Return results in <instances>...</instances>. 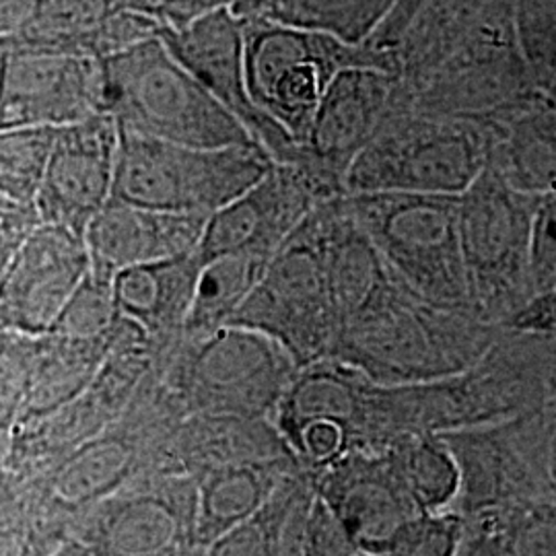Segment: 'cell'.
Listing matches in <instances>:
<instances>
[{"instance_id": "cell-1", "label": "cell", "mask_w": 556, "mask_h": 556, "mask_svg": "<svg viewBox=\"0 0 556 556\" xmlns=\"http://www.w3.org/2000/svg\"><path fill=\"white\" fill-rule=\"evenodd\" d=\"M101 60L105 112L119 130L188 147H260L157 36Z\"/></svg>"}, {"instance_id": "cell-2", "label": "cell", "mask_w": 556, "mask_h": 556, "mask_svg": "<svg viewBox=\"0 0 556 556\" xmlns=\"http://www.w3.org/2000/svg\"><path fill=\"white\" fill-rule=\"evenodd\" d=\"M277 161L262 147H188L118 128L112 199L213 215L264 178Z\"/></svg>"}, {"instance_id": "cell-3", "label": "cell", "mask_w": 556, "mask_h": 556, "mask_svg": "<svg viewBox=\"0 0 556 556\" xmlns=\"http://www.w3.org/2000/svg\"><path fill=\"white\" fill-rule=\"evenodd\" d=\"M386 273L439 305L468 295L459 241V197L365 192L346 202Z\"/></svg>"}, {"instance_id": "cell-4", "label": "cell", "mask_w": 556, "mask_h": 556, "mask_svg": "<svg viewBox=\"0 0 556 556\" xmlns=\"http://www.w3.org/2000/svg\"><path fill=\"white\" fill-rule=\"evenodd\" d=\"M248 93L264 116L305 147L326 85L349 66H376L355 43L291 23L243 20Z\"/></svg>"}, {"instance_id": "cell-5", "label": "cell", "mask_w": 556, "mask_h": 556, "mask_svg": "<svg viewBox=\"0 0 556 556\" xmlns=\"http://www.w3.org/2000/svg\"><path fill=\"white\" fill-rule=\"evenodd\" d=\"M482 174V147L454 124L410 122L376 132L346 165V188L459 197Z\"/></svg>"}, {"instance_id": "cell-6", "label": "cell", "mask_w": 556, "mask_h": 556, "mask_svg": "<svg viewBox=\"0 0 556 556\" xmlns=\"http://www.w3.org/2000/svg\"><path fill=\"white\" fill-rule=\"evenodd\" d=\"M316 208L270 258L258 285L229 321L275 338L289 355L318 351L337 318Z\"/></svg>"}, {"instance_id": "cell-7", "label": "cell", "mask_w": 556, "mask_h": 556, "mask_svg": "<svg viewBox=\"0 0 556 556\" xmlns=\"http://www.w3.org/2000/svg\"><path fill=\"white\" fill-rule=\"evenodd\" d=\"M105 112L101 60L0 46V128H60Z\"/></svg>"}, {"instance_id": "cell-8", "label": "cell", "mask_w": 556, "mask_h": 556, "mask_svg": "<svg viewBox=\"0 0 556 556\" xmlns=\"http://www.w3.org/2000/svg\"><path fill=\"white\" fill-rule=\"evenodd\" d=\"M157 38L169 54L248 128L273 160L298 163V144L260 112L248 93L243 66V21L229 4L206 9L179 29H161Z\"/></svg>"}, {"instance_id": "cell-9", "label": "cell", "mask_w": 556, "mask_h": 556, "mask_svg": "<svg viewBox=\"0 0 556 556\" xmlns=\"http://www.w3.org/2000/svg\"><path fill=\"white\" fill-rule=\"evenodd\" d=\"M87 270L83 236L52 223L36 225L0 285V330L50 334Z\"/></svg>"}, {"instance_id": "cell-10", "label": "cell", "mask_w": 556, "mask_h": 556, "mask_svg": "<svg viewBox=\"0 0 556 556\" xmlns=\"http://www.w3.org/2000/svg\"><path fill=\"white\" fill-rule=\"evenodd\" d=\"M318 199L316 184L299 163H275L256 186L208 215L197 256L202 264L231 254L273 258Z\"/></svg>"}, {"instance_id": "cell-11", "label": "cell", "mask_w": 556, "mask_h": 556, "mask_svg": "<svg viewBox=\"0 0 556 556\" xmlns=\"http://www.w3.org/2000/svg\"><path fill=\"white\" fill-rule=\"evenodd\" d=\"M116 153L118 126L110 114L56 128L34 202L41 223L83 236L87 223L112 199Z\"/></svg>"}, {"instance_id": "cell-12", "label": "cell", "mask_w": 556, "mask_h": 556, "mask_svg": "<svg viewBox=\"0 0 556 556\" xmlns=\"http://www.w3.org/2000/svg\"><path fill=\"white\" fill-rule=\"evenodd\" d=\"M534 208L536 202L521 190L484 172L459 194V241L468 291H497L523 280Z\"/></svg>"}, {"instance_id": "cell-13", "label": "cell", "mask_w": 556, "mask_h": 556, "mask_svg": "<svg viewBox=\"0 0 556 556\" xmlns=\"http://www.w3.org/2000/svg\"><path fill=\"white\" fill-rule=\"evenodd\" d=\"M208 215L172 213L110 199L85 227L89 268L114 278L126 268L190 256Z\"/></svg>"}, {"instance_id": "cell-14", "label": "cell", "mask_w": 556, "mask_h": 556, "mask_svg": "<svg viewBox=\"0 0 556 556\" xmlns=\"http://www.w3.org/2000/svg\"><path fill=\"white\" fill-rule=\"evenodd\" d=\"M204 338L194 376L211 404L254 413L282 392L289 353L275 338L236 324Z\"/></svg>"}, {"instance_id": "cell-15", "label": "cell", "mask_w": 556, "mask_h": 556, "mask_svg": "<svg viewBox=\"0 0 556 556\" xmlns=\"http://www.w3.org/2000/svg\"><path fill=\"white\" fill-rule=\"evenodd\" d=\"M318 495L332 507L365 556L383 555L397 532L422 514L402 489L390 459L344 464Z\"/></svg>"}, {"instance_id": "cell-16", "label": "cell", "mask_w": 556, "mask_h": 556, "mask_svg": "<svg viewBox=\"0 0 556 556\" xmlns=\"http://www.w3.org/2000/svg\"><path fill=\"white\" fill-rule=\"evenodd\" d=\"M388 98L390 77L378 66L338 71L319 98L305 149L321 161L349 165L378 132Z\"/></svg>"}, {"instance_id": "cell-17", "label": "cell", "mask_w": 556, "mask_h": 556, "mask_svg": "<svg viewBox=\"0 0 556 556\" xmlns=\"http://www.w3.org/2000/svg\"><path fill=\"white\" fill-rule=\"evenodd\" d=\"M197 252L181 258L163 260L126 268L112 280L119 316L135 319L151 330L184 324L199 280Z\"/></svg>"}, {"instance_id": "cell-18", "label": "cell", "mask_w": 556, "mask_h": 556, "mask_svg": "<svg viewBox=\"0 0 556 556\" xmlns=\"http://www.w3.org/2000/svg\"><path fill=\"white\" fill-rule=\"evenodd\" d=\"M103 346L105 340L40 337L34 386L21 418L46 417L77 396L98 369Z\"/></svg>"}, {"instance_id": "cell-19", "label": "cell", "mask_w": 556, "mask_h": 556, "mask_svg": "<svg viewBox=\"0 0 556 556\" xmlns=\"http://www.w3.org/2000/svg\"><path fill=\"white\" fill-rule=\"evenodd\" d=\"M268 262L270 258L254 254H231L204 262L184 326L202 337L227 326L258 285Z\"/></svg>"}, {"instance_id": "cell-20", "label": "cell", "mask_w": 556, "mask_h": 556, "mask_svg": "<svg viewBox=\"0 0 556 556\" xmlns=\"http://www.w3.org/2000/svg\"><path fill=\"white\" fill-rule=\"evenodd\" d=\"M270 495V478L254 466H231L213 475L202 486L200 536L213 542L256 516Z\"/></svg>"}, {"instance_id": "cell-21", "label": "cell", "mask_w": 556, "mask_h": 556, "mask_svg": "<svg viewBox=\"0 0 556 556\" xmlns=\"http://www.w3.org/2000/svg\"><path fill=\"white\" fill-rule=\"evenodd\" d=\"M402 489L422 514H439L459 491V466L438 441H413L390 457Z\"/></svg>"}, {"instance_id": "cell-22", "label": "cell", "mask_w": 556, "mask_h": 556, "mask_svg": "<svg viewBox=\"0 0 556 556\" xmlns=\"http://www.w3.org/2000/svg\"><path fill=\"white\" fill-rule=\"evenodd\" d=\"M56 128H0V199L34 204Z\"/></svg>"}, {"instance_id": "cell-23", "label": "cell", "mask_w": 556, "mask_h": 556, "mask_svg": "<svg viewBox=\"0 0 556 556\" xmlns=\"http://www.w3.org/2000/svg\"><path fill=\"white\" fill-rule=\"evenodd\" d=\"M357 392L351 381L334 374L314 371L285 392V418L298 431L312 420H334L346 429L357 413Z\"/></svg>"}, {"instance_id": "cell-24", "label": "cell", "mask_w": 556, "mask_h": 556, "mask_svg": "<svg viewBox=\"0 0 556 556\" xmlns=\"http://www.w3.org/2000/svg\"><path fill=\"white\" fill-rule=\"evenodd\" d=\"M40 337L0 330V438L17 425L34 386Z\"/></svg>"}, {"instance_id": "cell-25", "label": "cell", "mask_w": 556, "mask_h": 556, "mask_svg": "<svg viewBox=\"0 0 556 556\" xmlns=\"http://www.w3.org/2000/svg\"><path fill=\"white\" fill-rule=\"evenodd\" d=\"M112 280L114 278L103 277L89 268L50 334L79 340H105L119 316Z\"/></svg>"}, {"instance_id": "cell-26", "label": "cell", "mask_w": 556, "mask_h": 556, "mask_svg": "<svg viewBox=\"0 0 556 556\" xmlns=\"http://www.w3.org/2000/svg\"><path fill=\"white\" fill-rule=\"evenodd\" d=\"M176 521L160 503L126 505L110 526V544L119 556L157 555L169 546Z\"/></svg>"}, {"instance_id": "cell-27", "label": "cell", "mask_w": 556, "mask_h": 556, "mask_svg": "<svg viewBox=\"0 0 556 556\" xmlns=\"http://www.w3.org/2000/svg\"><path fill=\"white\" fill-rule=\"evenodd\" d=\"M128 456L116 443H101L87 450L79 459L64 468L60 477V495L85 498L98 495L101 489L112 484L124 470Z\"/></svg>"}, {"instance_id": "cell-28", "label": "cell", "mask_w": 556, "mask_h": 556, "mask_svg": "<svg viewBox=\"0 0 556 556\" xmlns=\"http://www.w3.org/2000/svg\"><path fill=\"white\" fill-rule=\"evenodd\" d=\"M459 544V521L441 514H417L392 540L381 556H454Z\"/></svg>"}, {"instance_id": "cell-29", "label": "cell", "mask_w": 556, "mask_h": 556, "mask_svg": "<svg viewBox=\"0 0 556 556\" xmlns=\"http://www.w3.org/2000/svg\"><path fill=\"white\" fill-rule=\"evenodd\" d=\"M303 556H361L344 523L319 495H314L307 514Z\"/></svg>"}, {"instance_id": "cell-30", "label": "cell", "mask_w": 556, "mask_h": 556, "mask_svg": "<svg viewBox=\"0 0 556 556\" xmlns=\"http://www.w3.org/2000/svg\"><path fill=\"white\" fill-rule=\"evenodd\" d=\"M528 275L532 285L546 287L555 278V194L538 200L528 243Z\"/></svg>"}, {"instance_id": "cell-31", "label": "cell", "mask_w": 556, "mask_h": 556, "mask_svg": "<svg viewBox=\"0 0 556 556\" xmlns=\"http://www.w3.org/2000/svg\"><path fill=\"white\" fill-rule=\"evenodd\" d=\"M114 9L147 21L161 31L179 29L213 7L200 0H114Z\"/></svg>"}, {"instance_id": "cell-32", "label": "cell", "mask_w": 556, "mask_h": 556, "mask_svg": "<svg viewBox=\"0 0 556 556\" xmlns=\"http://www.w3.org/2000/svg\"><path fill=\"white\" fill-rule=\"evenodd\" d=\"M208 556H278L275 540L262 514L227 530L211 542Z\"/></svg>"}, {"instance_id": "cell-33", "label": "cell", "mask_w": 556, "mask_h": 556, "mask_svg": "<svg viewBox=\"0 0 556 556\" xmlns=\"http://www.w3.org/2000/svg\"><path fill=\"white\" fill-rule=\"evenodd\" d=\"M38 211L34 204H20V202H4L0 208V285L9 266L15 258L23 239L31 233L36 225H40Z\"/></svg>"}, {"instance_id": "cell-34", "label": "cell", "mask_w": 556, "mask_h": 556, "mask_svg": "<svg viewBox=\"0 0 556 556\" xmlns=\"http://www.w3.org/2000/svg\"><path fill=\"white\" fill-rule=\"evenodd\" d=\"M299 450L312 459H332L344 447L346 429L334 420H312L295 431Z\"/></svg>"}, {"instance_id": "cell-35", "label": "cell", "mask_w": 556, "mask_h": 556, "mask_svg": "<svg viewBox=\"0 0 556 556\" xmlns=\"http://www.w3.org/2000/svg\"><path fill=\"white\" fill-rule=\"evenodd\" d=\"M40 0H0V41L11 40L29 27Z\"/></svg>"}, {"instance_id": "cell-36", "label": "cell", "mask_w": 556, "mask_h": 556, "mask_svg": "<svg viewBox=\"0 0 556 556\" xmlns=\"http://www.w3.org/2000/svg\"><path fill=\"white\" fill-rule=\"evenodd\" d=\"M0 556H34V544L20 530H2Z\"/></svg>"}, {"instance_id": "cell-37", "label": "cell", "mask_w": 556, "mask_h": 556, "mask_svg": "<svg viewBox=\"0 0 556 556\" xmlns=\"http://www.w3.org/2000/svg\"><path fill=\"white\" fill-rule=\"evenodd\" d=\"M280 0H233L229 7L231 11L245 20V17H268V13L277 7Z\"/></svg>"}, {"instance_id": "cell-38", "label": "cell", "mask_w": 556, "mask_h": 556, "mask_svg": "<svg viewBox=\"0 0 556 556\" xmlns=\"http://www.w3.org/2000/svg\"><path fill=\"white\" fill-rule=\"evenodd\" d=\"M200 2H204L206 7H223V4H231L233 0H200Z\"/></svg>"}, {"instance_id": "cell-39", "label": "cell", "mask_w": 556, "mask_h": 556, "mask_svg": "<svg viewBox=\"0 0 556 556\" xmlns=\"http://www.w3.org/2000/svg\"><path fill=\"white\" fill-rule=\"evenodd\" d=\"M4 202H7V200L0 199V208H2V204H4Z\"/></svg>"}, {"instance_id": "cell-40", "label": "cell", "mask_w": 556, "mask_h": 556, "mask_svg": "<svg viewBox=\"0 0 556 556\" xmlns=\"http://www.w3.org/2000/svg\"><path fill=\"white\" fill-rule=\"evenodd\" d=\"M56 556H66V555H56Z\"/></svg>"}, {"instance_id": "cell-41", "label": "cell", "mask_w": 556, "mask_h": 556, "mask_svg": "<svg viewBox=\"0 0 556 556\" xmlns=\"http://www.w3.org/2000/svg\"><path fill=\"white\" fill-rule=\"evenodd\" d=\"M361 556H365V555H361Z\"/></svg>"}]
</instances>
